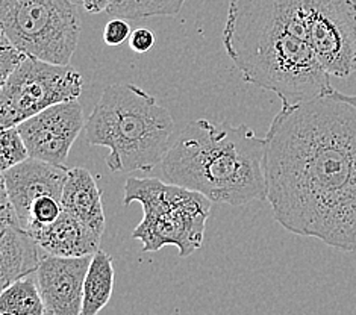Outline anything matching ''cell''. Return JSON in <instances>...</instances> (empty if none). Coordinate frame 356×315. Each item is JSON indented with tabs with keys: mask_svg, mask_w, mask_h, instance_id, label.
I'll list each match as a JSON object with an SVG mask.
<instances>
[{
	"mask_svg": "<svg viewBox=\"0 0 356 315\" xmlns=\"http://www.w3.org/2000/svg\"><path fill=\"white\" fill-rule=\"evenodd\" d=\"M267 200L286 231L356 250V108L334 91L282 106L266 134Z\"/></svg>",
	"mask_w": 356,
	"mask_h": 315,
	"instance_id": "obj_1",
	"label": "cell"
},
{
	"mask_svg": "<svg viewBox=\"0 0 356 315\" xmlns=\"http://www.w3.org/2000/svg\"><path fill=\"white\" fill-rule=\"evenodd\" d=\"M223 45L243 81L275 92L282 106L334 91L311 45L308 0H229Z\"/></svg>",
	"mask_w": 356,
	"mask_h": 315,
	"instance_id": "obj_2",
	"label": "cell"
},
{
	"mask_svg": "<svg viewBox=\"0 0 356 315\" xmlns=\"http://www.w3.org/2000/svg\"><path fill=\"white\" fill-rule=\"evenodd\" d=\"M167 182L220 205L267 200L266 140L248 124L196 120L185 126L163 161Z\"/></svg>",
	"mask_w": 356,
	"mask_h": 315,
	"instance_id": "obj_3",
	"label": "cell"
},
{
	"mask_svg": "<svg viewBox=\"0 0 356 315\" xmlns=\"http://www.w3.org/2000/svg\"><path fill=\"white\" fill-rule=\"evenodd\" d=\"M83 131L88 144L109 150L105 163L111 172H150L170 149L175 122L147 91L114 83L102 91Z\"/></svg>",
	"mask_w": 356,
	"mask_h": 315,
	"instance_id": "obj_4",
	"label": "cell"
},
{
	"mask_svg": "<svg viewBox=\"0 0 356 315\" xmlns=\"http://www.w3.org/2000/svg\"><path fill=\"white\" fill-rule=\"evenodd\" d=\"M134 202L143 207L144 216L132 238L141 243L144 253L175 245L179 257L188 258L200 249L211 212L205 195L158 177H128L123 205Z\"/></svg>",
	"mask_w": 356,
	"mask_h": 315,
	"instance_id": "obj_5",
	"label": "cell"
},
{
	"mask_svg": "<svg viewBox=\"0 0 356 315\" xmlns=\"http://www.w3.org/2000/svg\"><path fill=\"white\" fill-rule=\"evenodd\" d=\"M0 26L28 56L69 65L81 37L79 6L70 0H0Z\"/></svg>",
	"mask_w": 356,
	"mask_h": 315,
	"instance_id": "obj_6",
	"label": "cell"
},
{
	"mask_svg": "<svg viewBox=\"0 0 356 315\" xmlns=\"http://www.w3.org/2000/svg\"><path fill=\"white\" fill-rule=\"evenodd\" d=\"M82 85V74L70 64H54L26 56L2 83L0 126L2 129L19 126L50 106L78 100Z\"/></svg>",
	"mask_w": 356,
	"mask_h": 315,
	"instance_id": "obj_7",
	"label": "cell"
},
{
	"mask_svg": "<svg viewBox=\"0 0 356 315\" xmlns=\"http://www.w3.org/2000/svg\"><path fill=\"white\" fill-rule=\"evenodd\" d=\"M311 45L329 76L356 72V0H308Z\"/></svg>",
	"mask_w": 356,
	"mask_h": 315,
	"instance_id": "obj_8",
	"label": "cell"
},
{
	"mask_svg": "<svg viewBox=\"0 0 356 315\" xmlns=\"http://www.w3.org/2000/svg\"><path fill=\"white\" fill-rule=\"evenodd\" d=\"M86 117L78 100L44 109L17 126L31 158L64 165L73 143L86 129Z\"/></svg>",
	"mask_w": 356,
	"mask_h": 315,
	"instance_id": "obj_9",
	"label": "cell"
},
{
	"mask_svg": "<svg viewBox=\"0 0 356 315\" xmlns=\"http://www.w3.org/2000/svg\"><path fill=\"white\" fill-rule=\"evenodd\" d=\"M91 258L44 255L37 270V282L44 300L46 315H81L83 284Z\"/></svg>",
	"mask_w": 356,
	"mask_h": 315,
	"instance_id": "obj_10",
	"label": "cell"
},
{
	"mask_svg": "<svg viewBox=\"0 0 356 315\" xmlns=\"http://www.w3.org/2000/svg\"><path fill=\"white\" fill-rule=\"evenodd\" d=\"M67 173V167L37 158H29L2 172L8 197L23 229L28 227L31 207L40 197L52 195L61 200Z\"/></svg>",
	"mask_w": 356,
	"mask_h": 315,
	"instance_id": "obj_11",
	"label": "cell"
},
{
	"mask_svg": "<svg viewBox=\"0 0 356 315\" xmlns=\"http://www.w3.org/2000/svg\"><path fill=\"white\" fill-rule=\"evenodd\" d=\"M44 252L33 235L19 223H0V285L2 289L37 273Z\"/></svg>",
	"mask_w": 356,
	"mask_h": 315,
	"instance_id": "obj_12",
	"label": "cell"
},
{
	"mask_svg": "<svg viewBox=\"0 0 356 315\" xmlns=\"http://www.w3.org/2000/svg\"><path fill=\"white\" fill-rule=\"evenodd\" d=\"M32 235L43 252L54 257H92L100 250L102 236L65 211L52 225L38 229Z\"/></svg>",
	"mask_w": 356,
	"mask_h": 315,
	"instance_id": "obj_13",
	"label": "cell"
},
{
	"mask_svg": "<svg viewBox=\"0 0 356 315\" xmlns=\"http://www.w3.org/2000/svg\"><path fill=\"white\" fill-rule=\"evenodd\" d=\"M61 205L65 212L82 221L97 235H104L106 218L102 205V191L87 168H69L63 190Z\"/></svg>",
	"mask_w": 356,
	"mask_h": 315,
	"instance_id": "obj_14",
	"label": "cell"
},
{
	"mask_svg": "<svg viewBox=\"0 0 356 315\" xmlns=\"http://www.w3.org/2000/svg\"><path fill=\"white\" fill-rule=\"evenodd\" d=\"M114 291V266L111 255L99 250L91 264L83 284V300L81 315H97L109 303Z\"/></svg>",
	"mask_w": 356,
	"mask_h": 315,
	"instance_id": "obj_15",
	"label": "cell"
},
{
	"mask_svg": "<svg viewBox=\"0 0 356 315\" xmlns=\"http://www.w3.org/2000/svg\"><path fill=\"white\" fill-rule=\"evenodd\" d=\"M2 315H46L44 300L35 279L23 277L2 289L0 294Z\"/></svg>",
	"mask_w": 356,
	"mask_h": 315,
	"instance_id": "obj_16",
	"label": "cell"
},
{
	"mask_svg": "<svg viewBox=\"0 0 356 315\" xmlns=\"http://www.w3.org/2000/svg\"><path fill=\"white\" fill-rule=\"evenodd\" d=\"M184 5L185 0H115L106 13L124 20L176 17Z\"/></svg>",
	"mask_w": 356,
	"mask_h": 315,
	"instance_id": "obj_17",
	"label": "cell"
},
{
	"mask_svg": "<svg viewBox=\"0 0 356 315\" xmlns=\"http://www.w3.org/2000/svg\"><path fill=\"white\" fill-rule=\"evenodd\" d=\"M29 158V150L17 126L2 129V132H0V170L5 172V170L20 164Z\"/></svg>",
	"mask_w": 356,
	"mask_h": 315,
	"instance_id": "obj_18",
	"label": "cell"
},
{
	"mask_svg": "<svg viewBox=\"0 0 356 315\" xmlns=\"http://www.w3.org/2000/svg\"><path fill=\"white\" fill-rule=\"evenodd\" d=\"M63 205L61 200L52 197V195H44V197H40L29 211V223L26 231L31 234L38 231L41 227H46L52 225L54 221L58 220V217L63 214Z\"/></svg>",
	"mask_w": 356,
	"mask_h": 315,
	"instance_id": "obj_19",
	"label": "cell"
},
{
	"mask_svg": "<svg viewBox=\"0 0 356 315\" xmlns=\"http://www.w3.org/2000/svg\"><path fill=\"white\" fill-rule=\"evenodd\" d=\"M26 56V54L17 49L2 33V42H0V83L6 82V79L10 78Z\"/></svg>",
	"mask_w": 356,
	"mask_h": 315,
	"instance_id": "obj_20",
	"label": "cell"
},
{
	"mask_svg": "<svg viewBox=\"0 0 356 315\" xmlns=\"http://www.w3.org/2000/svg\"><path fill=\"white\" fill-rule=\"evenodd\" d=\"M131 28L129 24L126 23L124 19H120V17H114L113 20H109L106 23V26L104 29V41L106 46H120L126 40H129L131 37Z\"/></svg>",
	"mask_w": 356,
	"mask_h": 315,
	"instance_id": "obj_21",
	"label": "cell"
},
{
	"mask_svg": "<svg viewBox=\"0 0 356 315\" xmlns=\"http://www.w3.org/2000/svg\"><path fill=\"white\" fill-rule=\"evenodd\" d=\"M129 47L135 54H147L155 45V33L150 29L140 28L135 29L129 37Z\"/></svg>",
	"mask_w": 356,
	"mask_h": 315,
	"instance_id": "obj_22",
	"label": "cell"
},
{
	"mask_svg": "<svg viewBox=\"0 0 356 315\" xmlns=\"http://www.w3.org/2000/svg\"><path fill=\"white\" fill-rule=\"evenodd\" d=\"M115 0H82V8L88 14L106 13Z\"/></svg>",
	"mask_w": 356,
	"mask_h": 315,
	"instance_id": "obj_23",
	"label": "cell"
},
{
	"mask_svg": "<svg viewBox=\"0 0 356 315\" xmlns=\"http://www.w3.org/2000/svg\"><path fill=\"white\" fill-rule=\"evenodd\" d=\"M334 95H335L338 99H341L343 102H346V104H349V105H352V106L356 108V95H353V96L343 95V92L337 91V90H334Z\"/></svg>",
	"mask_w": 356,
	"mask_h": 315,
	"instance_id": "obj_24",
	"label": "cell"
},
{
	"mask_svg": "<svg viewBox=\"0 0 356 315\" xmlns=\"http://www.w3.org/2000/svg\"><path fill=\"white\" fill-rule=\"evenodd\" d=\"M70 2H73L74 5H78L79 8H82V0H70Z\"/></svg>",
	"mask_w": 356,
	"mask_h": 315,
	"instance_id": "obj_25",
	"label": "cell"
}]
</instances>
